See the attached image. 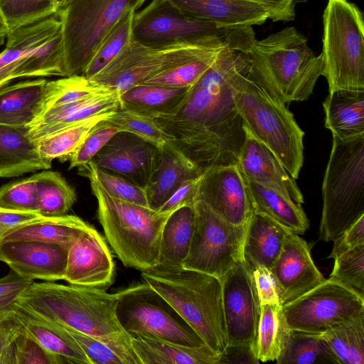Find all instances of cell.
<instances>
[{"mask_svg":"<svg viewBox=\"0 0 364 364\" xmlns=\"http://www.w3.org/2000/svg\"><path fill=\"white\" fill-rule=\"evenodd\" d=\"M249 69L244 54L227 46L176 110L156 119L171 143L203 171L237 163L246 133L233 95Z\"/></svg>","mask_w":364,"mask_h":364,"instance_id":"1","label":"cell"},{"mask_svg":"<svg viewBox=\"0 0 364 364\" xmlns=\"http://www.w3.org/2000/svg\"><path fill=\"white\" fill-rule=\"evenodd\" d=\"M149 290L164 300L205 344L221 355L228 346L221 279L181 267L141 271Z\"/></svg>","mask_w":364,"mask_h":364,"instance_id":"2","label":"cell"},{"mask_svg":"<svg viewBox=\"0 0 364 364\" xmlns=\"http://www.w3.org/2000/svg\"><path fill=\"white\" fill-rule=\"evenodd\" d=\"M130 290L112 294L95 287L33 282L17 304L49 321L90 336H104L126 331L117 310Z\"/></svg>","mask_w":364,"mask_h":364,"instance_id":"3","label":"cell"},{"mask_svg":"<svg viewBox=\"0 0 364 364\" xmlns=\"http://www.w3.org/2000/svg\"><path fill=\"white\" fill-rule=\"evenodd\" d=\"M243 54L251 73L285 104L308 100L323 74L321 55L294 26L256 40Z\"/></svg>","mask_w":364,"mask_h":364,"instance_id":"4","label":"cell"},{"mask_svg":"<svg viewBox=\"0 0 364 364\" xmlns=\"http://www.w3.org/2000/svg\"><path fill=\"white\" fill-rule=\"evenodd\" d=\"M79 173L90 181L97 200L98 220L119 259L126 267L141 271L157 267L162 230L169 216L114 198L92 173Z\"/></svg>","mask_w":364,"mask_h":364,"instance_id":"5","label":"cell"},{"mask_svg":"<svg viewBox=\"0 0 364 364\" xmlns=\"http://www.w3.org/2000/svg\"><path fill=\"white\" fill-rule=\"evenodd\" d=\"M233 97L244 127L267 146L296 179L304 163V132L285 103L250 69L236 87Z\"/></svg>","mask_w":364,"mask_h":364,"instance_id":"6","label":"cell"},{"mask_svg":"<svg viewBox=\"0 0 364 364\" xmlns=\"http://www.w3.org/2000/svg\"><path fill=\"white\" fill-rule=\"evenodd\" d=\"M319 238L333 241L364 215V134L333 136L322 184Z\"/></svg>","mask_w":364,"mask_h":364,"instance_id":"7","label":"cell"},{"mask_svg":"<svg viewBox=\"0 0 364 364\" xmlns=\"http://www.w3.org/2000/svg\"><path fill=\"white\" fill-rule=\"evenodd\" d=\"M321 53L328 92L364 90V22L348 0H328L323 15Z\"/></svg>","mask_w":364,"mask_h":364,"instance_id":"8","label":"cell"},{"mask_svg":"<svg viewBox=\"0 0 364 364\" xmlns=\"http://www.w3.org/2000/svg\"><path fill=\"white\" fill-rule=\"evenodd\" d=\"M146 0H73L59 9L65 77L83 75L100 43L129 10Z\"/></svg>","mask_w":364,"mask_h":364,"instance_id":"9","label":"cell"},{"mask_svg":"<svg viewBox=\"0 0 364 364\" xmlns=\"http://www.w3.org/2000/svg\"><path fill=\"white\" fill-rule=\"evenodd\" d=\"M219 38L236 40L239 37L211 36L198 41L166 46H145L134 41L91 80L117 90L119 95L144 84L196 56Z\"/></svg>","mask_w":364,"mask_h":364,"instance_id":"10","label":"cell"},{"mask_svg":"<svg viewBox=\"0 0 364 364\" xmlns=\"http://www.w3.org/2000/svg\"><path fill=\"white\" fill-rule=\"evenodd\" d=\"M194 208V230L182 267L221 279L243 258L247 224H232L200 200L196 201Z\"/></svg>","mask_w":364,"mask_h":364,"instance_id":"11","label":"cell"},{"mask_svg":"<svg viewBox=\"0 0 364 364\" xmlns=\"http://www.w3.org/2000/svg\"><path fill=\"white\" fill-rule=\"evenodd\" d=\"M252 31V26H228L195 18L168 0H151L134 13L132 35L135 42L161 47L216 36L234 38Z\"/></svg>","mask_w":364,"mask_h":364,"instance_id":"12","label":"cell"},{"mask_svg":"<svg viewBox=\"0 0 364 364\" xmlns=\"http://www.w3.org/2000/svg\"><path fill=\"white\" fill-rule=\"evenodd\" d=\"M288 327L323 333L364 314V297L329 277L282 305Z\"/></svg>","mask_w":364,"mask_h":364,"instance_id":"13","label":"cell"},{"mask_svg":"<svg viewBox=\"0 0 364 364\" xmlns=\"http://www.w3.org/2000/svg\"><path fill=\"white\" fill-rule=\"evenodd\" d=\"M221 282L228 346L255 348L261 304L252 269L242 258Z\"/></svg>","mask_w":364,"mask_h":364,"instance_id":"14","label":"cell"},{"mask_svg":"<svg viewBox=\"0 0 364 364\" xmlns=\"http://www.w3.org/2000/svg\"><path fill=\"white\" fill-rule=\"evenodd\" d=\"M196 200L237 225H247L254 213L247 178L237 164L206 169L199 183Z\"/></svg>","mask_w":364,"mask_h":364,"instance_id":"15","label":"cell"},{"mask_svg":"<svg viewBox=\"0 0 364 364\" xmlns=\"http://www.w3.org/2000/svg\"><path fill=\"white\" fill-rule=\"evenodd\" d=\"M155 145L127 132L116 134L92 159L98 168L146 188L160 161Z\"/></svg>","mask_w":364,"mask_h":364,"instance_id":"16","label":"cell"},{"mask_svg":"<svg viewBox=\"0 0 364 364\" xmlns=\"http://www.w3.org/2000/svg\"><path fill=\"white\" fill-rule=\"evenodd\" d=\"M114 275V260L105 240L90 225L68 250L64 280L73 285L104 289L112 284Z\"/></svg>","mask_w":364,"mask_h":364,"instance_id":"17","label":"cell"},{"mask_svg":"<svg viewBox=\"0 0 364 364\" xmlns=\"http://www.w3.org/2000/svg\"><path fill=\"white\" fill-rule=\"evenodd\" d=\"M270 271L279 288L282 305L325 279L314 262L309 245L292 232L287 236Z\"/></svg>","mask_w":364,"mask_h":364,"instance_id":"18","label":"cell"},{"mask_svg":"<svg viewBox=\"0 0 364 364\" xmlns=\"http://www.w3.org/2000/svg\"><path fill=\"white\" fill-rule=\"evenodd\" d=\"M119 316L132 336H144L188 346L205 344L187 324H183L162 307L145 300L130 301Z\"/></svg>","mask_w":364,"mask_h":364,"instance_id":"19","label":"cell"},{"mask_svg":"<svg viewBox=\"0 0 364 364\" xmlns=\"http://www.w3.org/2000/svg\"><path fill=\"white\" fill-rule=\"evenodd\" d=\"M68 250L59 245L37 241L0 244V261L27 279L64 280Z\"/></svg>","mask_w":364,"mask_h":364,"instance_id":"20","label":"cell"},{"mask_svg":"<svg viewBox=\"0 0 364 364\" xmlns=\"http://www.w3.org/2000/svg\"><path fill=\"white\" fill-rule=\"evenodd\" d=\"M246 136L237 166L245 177L302 204L303 194L276 155L245 127Z\"/></svg>","mask_w":364,"mask_h":364,"instance_id":"21","label":"cell"},{"mask_svg":"<svg viewBox=\"0 0 364 364\" xmlns=\"http://www.w3.org/2000/svg\"><path fill=\"white\" fill-rule=\"evenodd\" d=\"M120 107L117 90L51 107L40 114L28 126V135L36 141L52 133L98 116H111Z\"/></svg>","mask_w":364,"mask_h":364,"instance_id":"22","label":"cell"},{"mask_svg":"<svg viewBox=\"0 0 364 364\" xmlns=\"http://www.w3.org/2000/svg\"><path fill=\"white\" fill-rule=\"evenodd\" d=\"M193 18L228 26L262 25L269 19L261 5L247 0H168Z\"/></svg>","mask_w":364,"mask_h":364,"instance_id":"23","label":"cell"},{"mask_svg":"<svg viewBox=\"0 0 364 364\" xmlns=\"http://www.w3.org/2000/svg\"><path fill=\"white\" fill-rule=\"evenodd\" d=\"M160 151L158 167L145 188L149 207L154 210L183 183L201 176L204 172L171 142Z\"/></svg>","mask_w":364,"mask_h":364,"instance_id":"24","label":"cell"},{"mask_svg":"<svg viewBox=\"0 0 364 364\" xmlns=\"http://www.w3.org/2000/svg\"><path fill=\"white\" fill-rule=\"evenodd\" d=\"M51 161L41 156L27 127L0 124V177H14L49 169Z\"/></svg>","mask_w":364,"mask_h":364,"instance_id":"25","label":"cell"},{"mask_svg":"<svg viewBox=\"0 0 364 364\" xmlns=\"http://www.w3.org/2000/svg\"><path fill=\"white\" fill-rule=\"evenodd\" d=\"M290 232L271 218L254 212L245 236L244 260L252 270L260 266L270 269Z\"/></svg>","mask_w":364,"mask_h":364,"instance_id":"26","label":"cell"},{"mask_svg":"<svg viewBox=\"0 0 364 364\" xmlns=\"http://www.w3.org/2000/svg\"><path fill=\"white\" fill-rule=\"evenodd\" d=\"M15 314L31 336L67 363L92 364L79 344L60 325L31 313L17 303Z\"/></svg>","mask_w":364,"mask_h":364,"instance_id":"27","label":"cell"},{"mask_svg":"<svg viewBox=\"0 0 364 364\" xmlns=\"http://www.w3.org/2000/svg\"><path fill=\"white\" fill-rule=\"evenodd\" d=\"M140 364H219L221 355L206 344L188 346L144 336H132Z\"/></svg>","mask_w":364,"mask_h":364,"instance_id":"28","label":"cell"},{"mask_svg":"<svg viewBox=\"0 0 364 364\" xmlns=\"http://www.w3.org/2000/svg\"><path fill=\"white\" fill-rule=\"evenodd\" d=\"M323 106L325 127L333 136L347 139L364 134V90L328 92Z\"/></svg>","mask_w":364,"mask_h":364,"instance_id":"29","label":"cell"},{"mask_svg":"<svg viewBox=\"0 0 364 364\" xmlns=\"http://www.w3.org/2000/svg\"><path fill=\"white\" fill-rule=\"evenodd\" d=\"M90 225L73 215L45 217L8 232L1 243L37 241L60 245L67 250Z\"/></svg>","mask_w":364,"mask_h":364,"instance_id":"30","label":"cell"},{"mask_svg":"<svg viewBox=\"0 0 364 364\" xmlns=\"http://www.w3.org/2000/svg\"><path fill=\"white\" fill-rule=\"evenodd\" d=\"M48 80L38 78L0 89V124L27 127L38 115Z\"/></svg>","mask_w":364,"mask_h":364,"instance_id":"31","label":"cell"},{"mask_svg":"<svg viewBox=\"0 0 364 364\" xmlns=\"http://www.w3.org/2000/svg\"><path fill=\"white\" fill-rule=\"evenodd\" d=\"M247 181L255 213L271 218L297 235L309 229V221L301 204L272 188Z\"/></svg>","mask_w":364,"mask_h":364,"instance_id":"32","label":"cell"},{"mask_svg":"<svg viewBox=\"0 0 364 364\" xmlns=\"http://www.w3.org/2000/svg\"><path fill=\"white\" fill-rule=\"evenodd\" d=\"M61 34L57 14L9 32L4 50L0 53V68L36 53Z\"/></svg>","mask_w":364,"mask_h":364,"instance_id":"33","label":"cell"},{"mask_svg":"<svg viewBox=\"0 0 364 364\" xmlns=\"http://www.w3.org/2000/svg\"><path fill=\"white\" fill-rule=\"evenodd\" d=\"M188 89L149 84L136 85L120 95V107L157 119L173 114Z\"/></svg>","mask_w":364,"mask_h":364,"instance_id":"34","label":"cell"},{"mask_svg":"<svg viewBox=\"0 0 364 364\" xmlns=\"http://www.w3.org/2000/svg\"><path fill=\"white\" fill-rule=\"evenodd\" d=\"M194 225V205L183 207L169 215L162 230L158 266L182 267L188 252Z\"/></svg>","mask_w":364,"mask_h":364,"instance_id":"35","label":"cell"},{"mask_svg":"<svg viewBox=\"0 0 364 364\" xmlns=\"http://www.w3.org/2000/svg\"><path fill=\"white\" fill-rule=\"evenodd\" d=\"M59 325L72 336L92 364H140L131 344V335L127 331L93 336Z\"/></svg>","mask_w":364,"mask_h":364,"instance_id":"36","label":"cell"},{"mask_svg":"<svg viewBox=\"0 0 364 364\" xmlns=\"http://www.w3.org/2000/svg\"><path fill=\"white\" fill-rule=\"evenodd\" d=\"M276 362L279 364H338L321 333L289 328Z\"/></svg>","mask_w":364,"mask_h":364,"instance_id":"37","label":"cell"},{"mask_svg":"<svg viewBox=\"0 0 364 364\" xmlns=\"http://www.w3.org/2000/svg\"><path fill=\"white\" fill-rule=\"evenodd\" d=\"M338 364H364V314L321 333Z\"/></svg>","mask_w":364,"mask_h":364,"instance_id":"38","label":"cell"},{"mask_svg":"<svg viewBox=\"0 0 364 364\" xmlns=\"http://www.w3.org/2000/svg\"><path fill=\"white\" fill-rule=\"evenodd\" d=\"M37 212L45 217L65 215L76 200L74 189L59 173L45 171L33 174Z\"/></svg>","mask_w":364,"mask_h":364,"instance_id":"39","label":"cell"},{"mask_svg":"<svg viewBox=\"0 0 364 364\" xmlns=\"http://www.w3.org/2000/svg\"><path fill=\"white\" fill-rule=\"evenodd\" d=\"M288 329L282 304L261 306L255 345V353L259 361H276Z\"/></svg>","mask_w":364,"mask_h":364,"instance_id":"40","label":"cell"},{"mask_svg":"<svg viewBox=\"0 0 364 364\" xmlns=\"http://www.w3.org/2000/svg\"><path fill=\"white\" fill-rule=\"evenodd\" d=\"M111 90H114L100 85L84 75L66 76L47 81L38 115L51 107L77 102Z\"/></svg>","mask_w":364,"mask_h":364,"instance_id":"41","label":"cell"},{"mask_svg":"<svg viewBox=\"0 0 364 364\" xmlns=\"http://www.w3.org/2000/svg\"><path fill=\"white\" fill-rule=\"evenodd\" d=\"M109 117H95L36 141L39 154L42 158L50 161L55 159L61 161H69L92 129L98 122Z\"/></svg>","mask_w":364,"mask_h":364,"instance_id":"42","label":"cell"},{"mask_svg":"<svg viewBox=\"0 0 364 364\" xmlns=\"http://www.w3.org/2000/svg\"><path fill=\"white\" fill-rule=\"evenodd\" d=\"M136 11H127L105 36L83 75L92 78L107 65L132 41V21Z\"/></svg>","mask_w":364,"mask_h":364,"instance_id":"43","label":"cell"},{"mask_svg":"<svg viewBox=\"0 0 364 364\" xmlns=\"http://www.w3.org/2000/svg\"><path fill=\"white\" fill-rule=\"evenodd\" d=\"M9 32L57 14L58 0H0Z\"/></svg>","mask_w":364,"mask_h":364,"instance_id":"44","label":"cell"},{"mask_svg":"<svg viewBox=\"0 0 364 364\" xmlns=\"http://www.w3.org/2000/svg\"><path fill=\"white\" fill-rule=\"evenodd\" d=\"M107 121L121 132L133 134L158 148H162L171 141V137L159 126L156 119L122 107Z\"/></svg>","mask_w":364,"mask_h":364,"instance_id":"45","label":"cell"},{"mask_svg":"<svg viewBox=\"0 0 364 364\" xmlns=\"http://www.w3.org/2000/svg\"><path fill=\"white\" fill-rule=\"evenodd\" d=\"M78 168L79 172L86 171L92 173L101 186L111 196L132 203L149 207L144 188L140 187L121 176L98 168L92 161H90Z\"/></svg>","mask_w":364,"mask_h":364,"instance_id":"46","label":"cell"},{"mask_svg":"<svg viewBox=\"0 0 364 364\" xmlns=\"http://www.w3.org/2000/svg\"><path fill=\"white\" fill-rule=\"evenodd\" d=\"M329 277L364 297V244L333 259Z\"/></svg>","mask_w":364,"mask_h":364,"instance_id":"47","label":"cell"},{"mask_svg":"<svg viewBox=\"0 0 364 364\" xmlns=\"http://www.w3.org/2000/svg\"><path fill=\"white\" fill-rule=\"evenodd\" d=\"M119 132L121 131L115 125L107 119L98 122L70 158L69 168L80 167L92 161L94 156Z\"/></svg>","mask_w":364,"mask_h":364,"instance_id":"48","label":"cell"},{"mask_svg":"<svg viewBox=\"0 0 364 364\" xmlns=\"http://www.w3.org/2000/svg\"><path fill=\"white\" fill-rule=\"evenodd\" d=\"M0 207L37 212V196L33 176L0 188Z\"/></svg>","mask_w":364,"mask_h":364,"instance_id":"49","label":"cell"},{"mask_svg":"<svg viewBox=\"0 0 364 364\" xmlns=\"http://www.w3.org/2000/svg\"><path fill=\"white\" fill-rule=\"evenodd\" d=\"M14 364L67 363L61 357L48 351L23 328L14 343Z\"/></svg>","mask_w":364,"mask_h":364,"instance_id":"50","label":"cell"},{"mask_svg":"<svg viewBox=\"0 0 364 364\" xmlns=\"http://www.w3.org/2000/svg\"><path fill=\"white\" fill-rule=\"evenodd\" d=\"M33 282L13 271L0 278V316L15 312L18 299Z\"/></svg>","mask_w":364,"mask_h":364,"instance_id":"51","label":"cell"},{"mask_svg":"<svg viewBox=\"0 0 364 364\" xmlns=\"http://www.w3.org/2000/svg\"><path fill=\"white\" fill-rule=\"evenodd\" d=\"M40 50L1 68L0 89L6 86L14 79L41 77Z\"/></svg>","mask_w":364,"mask_h":364,"instance_id":"52","label":"cell"},{"mask_svg":"<svg viewBox=\"0 0 364 364\" xmlns=\"http://www.w3.org/2000/svg\"><path fill=\"white\" fill-rule=\"evenodd\" d=\"M22 330L23 327L18 321L15 312L0 316L1 364H14V343Z\"/></svg>","mask_w":364,"mask_h":364,"instance_id":"53","label":"cell"},{"mask_svg":"<svg viewBox=\"0 0 364 364\" xmlns=\"http://www.w3.org/2000/svg\"><path fill=\"white\" fill-rule=\"evenodd\" d=\"M202 176L183 183L156 211L169 216L179 208L193 206Z\"/></svg>","mask_w":364,"mask_h":364,"instance_id":"54","label":"cell"},{"mask_svg":"<svg viewBox=\"0 0 364 364\" xmlns=\"http://www.w3.org/2000/svg\"><path fill=\"white\" fill-rule=\"evenodd\" d=\"M252 274L261 306L269 304L282 305L279 288L270 269L260 266L253 269Z\"/></svg>","mask_w":364,"mask_h":364,"instance_id":"55","label":"cell"},{"mask_svg":"<svg viewBox=\"0 0 364 364\" xmlns=\"http://www.w3.org/2000/svg\"><path fill=\"white\" fill-rule=\"evenodd\" d=\"M332 251L328 258L336 257L364 244V215L347 228L333 241Z\"/></svg>","mask_w":364,"mask_h":364,"instance_id":"56","label":"cell"},{"mask_svg":"<svg viewBox=\"0 0 364 364\" xmlns=\"http://www.w3.org/2000/svg\"><path fill=\"white\" fill-rule=\"evenodd\" d=\"M36 211H25L0 207V240L9 231L43 218Z\"/></svg>","mask_w":364,"mask_h":364,"instance_id":"57","label":"cell"},{"mask_svg":"<svg viewBox=\"0 0 364 364\" xmlns=\"http://www.w3.org/2000/svg\"><path fill=\"white\" fill-rule=\"evenodd\" d=\"M263 6L273 21H291L296 16V0H247Z\"/></svg>","mask_w":364,"mask_h":364,"instance_id":"58","label":"cell"},{"mask_svg":"<svg viewBox=\"0 0 364 364\" xmlns=\"http://www.w3.org/2000/svg\"><path fill=\"white\" fill-rule=\"evenodd\" d=\"M254 347L251 346H228L221 354L220 363H258Z\"/></svg>","mask_w":364,"mask_h":364,"instance_id":"59","label":"cell"},{"mask_svg":"<svg viewBox=\"0 0 364 364\" xmlns=\"http://www.w3.org/2000/svg\"><path fill=\"white\" fill-rule=\"evenodd\" d=\"M9 33V28L4 15L0 10V46L4 44Z\"/></svg>","mask_w":364,"mask_h":364,"instance_id":"60","label":"cell"},{"mask_svg":"<svg viewBox=\"0 0 364 364\" xmlns=\"http://www.w3.org/2000/svg\"><path fill=\"white\" fill-rule=\"evenodd\" d=\"M73 0H58V10L67 6Z\"/></svg>","mask_w":364,"mask_h":364,"instance_id":"61","label":"cell"},{"mask_svg":"<svg viewBox=\"0 0 364 364\" xmlns=\"http://www.w3.org/2000/svg\"><path fill=\"white\" fill-rule=\"evenodd\" d=\"M0 364H1V363H0Z\"/></svg>","mask_w":364,"mask_h":364,"instance_id":"62","label":"cell"},{"mask_svg":"<svg viewBox=\"0 0 364 364\" xmlns=\"http://www.w3.org/2000/svg\"><path fill=\"white\" fill-rule=\"evenodd\" d=\"M0 244H1V242H0Z\"/></svg>","mask_w":364,"mask_h":364,"instance_id":"63","label":"cell"}]
</instances>
